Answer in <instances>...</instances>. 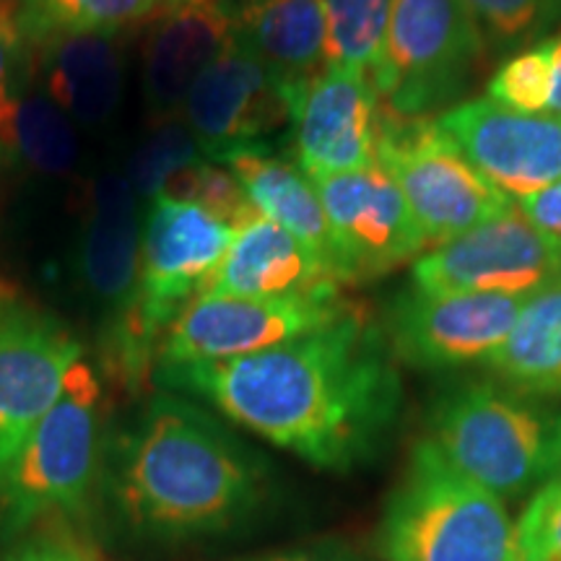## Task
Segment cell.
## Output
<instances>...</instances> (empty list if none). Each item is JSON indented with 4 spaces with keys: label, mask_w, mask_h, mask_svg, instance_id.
<instances>
[{
    "label": "cell",
    "mask_w": 561,
    "mask_h": 561,
    "mask_svg": "<svg viewBox=\"0 0 561 561\" xmlns=\"http://www.w3.org/2000/svg\"><path fill=\"white\" fill-rule=\"evenodd\" d=\"M388 335L351 301L339 320L280 346L219 362L161 364L157 380L191 392L314 468L348 473L396 432L401 375Z\"/></svg>",
    "instance_id": "1"
},
{
    "label": "cell",
    "mask_w": 561,
    "mask_h": 561,
    "mask_svg": "<svg viewBox=\"0 0 561 561\" xmlns=\"http://www.w3.org/2000/svg\"><path fill=\"white\" fill-rule=\"evenodd\" d=\"M265 462L174 392H159L121 434L110 458V494L121 520L144 538L214 536L261 507Z\"/></svg>",
    "instance_id": "2"
},
{
    "label": "cell",
    "mask_w": 561,
    "mask_h": 561,
    "mask_svg": "<svg viewBox=\"0 0 561 561\" xmlns=\"http://www.w3.org/2000/svg\"><path fill=\"white\" fill-rule=\"evenodd\" d=\"M377 549L382 561H520L504 502L450 466L430 439L411 447L385 502Z\"/></svg>",
    "instance_id": "3"
},
{
    "label": "cell",
    "mask_w": 561,
    "mask_h": 561,
    "mask_svg": "<svg viewBox=\"0 0 561 561\" xmlns=\"http://www.w3.org/2000/svg\"><path fill=\"white\" fill-rule=\"evenodd\" d=\"M553 426L557 416L541 401L491 377L450 385L426 413V439L450 466L502 502L551 479Z\"/></svg>",
    "instance_id": "4"
},
{
    "label": "cell",
    "mask_w": 561,
    "mask_h": 561,
    "mask_svg": "<svg viewBox=\"0 0 561 561\" xmlns=\"http://www.w3.org/2000/svg\"><path fill=\"white\" fill-rule=\"evenodd\" d=\"M100 460L102 385L81 359L0 486V538L9 541L50 512H81Z\"/></svg>",
    "instance_id": "5"
},
{
    "label": "cell",
    "mask_w": 561,
    "mask_h": 561,
    "mask_svg": "<svg viewBox=\"0 0 561 561\" xmlns=\"http://www.w3.org/2000/svg\"><path fill=\"white\" fill-rule=\"evenodd\" d=\"M483 53L462 0H392L371 81L385 110L437 117L466 91Z\"/></svg>",
    "instance_id": "6"
},
{
    "label": "cell",
    "mask_w": 561,
    "mask_h": 561,
    "mask_svg": "<svg viewBox=\"0 0 561 561\" xmlns=\"http://www.w3.org/2000/svg\"><path fill=\"white\" fill-rule=\"evenodd\" d=\"M377 161L401 187L432 248L515 208L439 130L437 117L396 115L380 104Z\"/></svg>",
    "instance_id": "7"
},
{
    "label": "cell",
    "mask_w": 561,
    "mask_h": 561,
    "mask_svg": "<svg viewBox=\"0 0 561 561\" xmlns=\"http://www.w3.org/2000/svg\"><path fill=\"white\" fill-rule=\"evenodd\" d=\"M81 354L66 322L0 280V486Z\"/></svg>",
    "instance_id": "8"
},
{
    "label": "cell",
    "mask_w": 561,
    "mask_h": 561,
    "mask_svg": "<svg viewBox=\"0 0 561 561\" xmlns=\"http://www.w3.org/2000/svg\"><path fill=\"white\" fill-rule=\"evenodd\" d=\"M413 289L426 294L536 297L561 286V248L512 208L481 227L434 244L413 261Z\"/></svg>",
    "instance_id": "9"
},
{
    "label": "cell",
    "mask_w": 561,
    "mask_h": 561,
    "mask_svg": "<svg viewBox=\"0 0 561 561\" xmlns=\"http://www.w3.org/2000/svg\"><path fill=\"white\" fill-rule=\"evenodd\" d=\"M528 299L510 294H426L411 286L388 301L382 331L405 367H473L486 364L507 341Z\"/></svg>",
    "instance_id": "10"
},
{
    "label": "cell",
    "mask_w": 561,
    "mask_h": 561,
    "mask_svg": "<svg viewBox=\"0 0 561 561\" xmlns=\"http://www.w3.org/2000/svg\"><path fill=\"white\" fill-rule=\"evenodd\" d=\"M348 307L351 301L343 299L341 291L278 299L201 294L167 328L157 367L257 354L325 328Z\"/></svg>",
    "instance_id": "11"
},
{
    "label": "cell",
    "mask_w": 561,
    "mask_h": 561,
    "mask_svg": "<svg viewBox=\"0 0 561 561\" xmlns=\"http://www.w3.org/2000/svg\"><path fill=\"white\" fill-rule=\"evenodd\" d=\"M333 237L341 284H367L413 263L430 242L401 187L380 161L367 170L314 180Z\"/></svg>",
    "instance_id": "12"
},
{
    "label": "cell",
    "mask_w": 561,
    "mask_h": 561,
    "mask_svg": "<svg viewBox=\"0 0 561 561\" xmlns=\"http://www.w3.org/2000/svg\"><path fill=\"white\" fill-rule=\"evenodd\" d=\"M291 110L294 91L231 37L187 91L180 112L203 157L219 161L231 149L268 144L280 128H291Z\"/></svg>",
    "instance_id": "13"
},
{
    "label": "cell",
    "mask_w": 561,
    "mask_h": 561,
    "mask_svg": "<svg viewBox=\"0 0 561 561\" xmlns=\"http://www.w3.org/2000/svg\"><path fill=\"white\" fill-rule=\"evenodd\" d=\"M380 96L369 73L325 66L294 94V161L312 182L377 161Z\"/></svg>",
    "instance_id": "14"
},
{
    "label": "cell",
    "mask_w": 561,
    "mask_h": 561,
    "mask_svg": "<svg viewBox=\"0 0 561 561\" xmlns=\"http://www.w3.org/2000/svg\"><path fill=\"white\" fill-rule=\"evenodd\" d=\"M462 157L510 198L561 180V117L525 115L494 100L455 104L437 117Z\"/></svg>",
    "instance_id": "15"
},
{
    "label": "cell",
    "mask_w": 561,
    "mask_h": 561,
    "mask_svg": "<svg viewBox=\"0 0 561 561\" xmlns=\"http://www.w3.org/2000/svg\"><path fill=\"white\" fill-rule=\"evenodd\" d=\"M144 50V94L157 117L178 115L198 76L234 37L229 0H161Z\"/></svg>",
    "instance_id": "16"
},
{
    "label": "cell",
    "mask_w": 561,
    "mask_h": 561,
    "mask_svg": "<svg viewBox=\"0 0 561 561\" xmlns=\"http://www.w3.org/2000/svg\"><path fill=\"white\" fill-rule=\"evenodd\" d=\"M341 280L297 237L265 216L237 229L234 242L210 276L208 297L278 299L341 291Z\"/></svg>",
    "instance_id": "17"
},
{
    "label": "cell",
    "mask_w": 561,
    "mask_h": 561,
    "mask_svg": "<svg viewBox=\"0 0 561 561\" xmlns=\"http://www.w3.org/2000/svg\"><path fill=\"white\" fill-rule=\"evenodd\" d=\"M30 55L45 76L47 100L76 125L107 123L123 100L125 58L121 34H55L30 42Z\"/></svg>",
    "instance_id": "18"
},
{
    "label": "cell",
    "mask_w": 561,
    "mask_h": 561,
    "mask_svg": "<svg viewBox=\"0 0 561 561\" xmlns=\"http://www.w3.org/2000/svg\"><path fill=\"white\" fill-rule=\"evenodd\" d=\"M140 201L125 174H104L91 187L81 234V280L115 314L128 310L138 291Z\"/></svg>",
    "instance_id": "19"
},
{
    "label": "cell",
    "mask_w": 561,
    "mask_h": 561,
    "mask_svg": "<svg viewBox=\"0 0 561 561\" xmlns=\"http://www.w3.org/2000/svg\"><path fill=\"white\" fill-rule=\"evenodd\" d=\"M216 164L227 167L234 174L257 214L297 237L335 273L333 237L325 208L314 182L299 170L297 161L280 157L271 149V144H255L227 151Z\"/></svg>",
    "instance_id": "20"
},
{
    "label": "cell",
    "mask_w": 561,
    "mask_h": 561,
    "mask_svg": "<svg viewBox=\"0 0 561 561\" xmlns=\"http://www.w3.org/2000/svg\"><path fill=\"white\" fill-rule=\"evenodd\" d=\"M234 39L294 94L325 68L322 0H229Z\"/></svg>",
    "instance_id": "21"
},
{
    "label": "cell",
    "mask_w": 561,
    "mask_h": 561,
    "mask_svg": "<svg viewBox=\"0 0 561 561\" xmlns=\"http://www.w3.org/2000/svg\"><path fill=\"white\" fill-rule=\"evenodd\" d=\"M483 367L491 380L533 401L561 398V286L528 299L507 341Z\"/></svg>",
    "instance_id": "22"
},
{
    "label": "cell",
    "mask_w": 561,
    "mask_h": 561,
    "mask_svg": "<svg viewBox=\"0 0 561 561\" xmlns=\"http://www.w3.org/2000/svg\"><path fill=\"white\" fill-rule=\"evenodd\" d=\"M30 42L55 34H123L149 21L161 0H19Z\"/></svg>",
    "instance_id": "23"
},
{
    "label": "cell",
    "mask_w": 561,
    "mask_h": 561,
    "mask_svg": "<svg viewBox=\"0 0 561 561\" xmlns=\"http://www.w3.org/2000/svg\"><path fill=\"white\" fill-rule=\"evenodd\" d=\"M392 0H322L325 9V66L371 76L380 60Z\"/></svg>",
    "instance_id": "24"
},
{
    "label": "cell",
    "mask_w": 561,
    "mask_h": 561,
    "mask_svg": "<svg viewBox=\"0 0 561 561\" xmlns=\"http://www.w3.org/2000/svg\"><path fill=\"white\" fill-rule=\"evenodd\" d=\"M491 55L528 50L561 21V0H462Z\"/></svg>",
    "instance_id": "25"
},
{
    "label": "cell",
    "mask_w": 561,
    "mask_h": 561,
    "mask_svg": "<svg viewBox=\"0 0 561 561\" xmlns=\"http://www.w3.org/2000/svg\"><path fill=\"white\" fill-rule=\"evenodd\" d=\"M79 153L73 123L42 94H24L16 115V157L45 174H62Z\"/></svg>",
    "instance_id": "26"
},
{
    "label": "cell",
    "mask_w": 561,
    "mask_h": 561,
    "mask_svg": "<svg viewBox=\"0 0 561 561\" xmlns=\"http://www.w3.org/2000/svg\"><path fill=\"white\" fill-rule=\"evenodd\" d=\"M201 159L206 157H203L198 140L187 128V123L178 115L159 117L157 128L133 153L125 178H128L133 193L140 203H151L153 198H159L174 174L198 164Z\"/></svg>",
    "instance_id": "27"
},
{
    "label": "cell",
    "mask_w": 561,
    "mask_h": 561,
    "mask_svg": "<svg viewBox=\"0 0 561 561\" xmlns=\"http://www.w3.org/2000/svg\"><path fill=\"white\" fill-rule=\"evenodd\" d=\"M159 198L195 203V206L214 214L216 219L229 224L231 229L248 227L250 221H255L257 216H261L257 208L250 203L248 195H244L242 185L237 182L234 174H231L227 167L208 159H201L198 164L174 174V178L167 182V187L161 191Z\"/></svg>",
    "instance_id": "28"
},
{
    "label": "cell",
    "mask_w": 561,
    "mask_h": 561,
    "mask_svg": "<svg viewBox=\"0 0 561 561\" xmlns=\"http://www.w3.org/2000/svg\"><path fill=\"white\" fill-rule=\"evenodd\" d=\"M30 37L19 0H0V161L16 157V115L24 100Z\"/></svg>",
    "instance_id": "29"
},
{
    "label": "cell",
    "mask_w": 561,
    "mask_h": 561,
    "mask_svg": "<svg viewBox=\"0 0 561 561\" xmlns=\"http://www.w3.org/2000/svg\"><path fill=\"white\" fill-rule=\"evenodd\" d=\"M489 100L504 107L525 112V115H543L551 96V47L549 39H541L528 50L510 55L496 68L489 81Z\"/></svg>",
    "instance_id": "30"
},
{
    "label": "cell",
    "mask_w": 561,
    "mask_h": 561,
    "mask_svg": "<svg viewBox=\"0 0 561 561\" xmlns=\"http://www.w3.org/2000/svg\"><path fill=\"white\" fill-rule=\"evenodd\" d=\"M520 561H561V476H551L517 525Z\"/></svg>",
    "instance_id": "31"
},
{
    "label": "cell",
    "mask_w": 561,
    "mask_h": 561,
    "mask_svg": "<svg viewBox=\"0 0 561 561\" xmlns=\"http://www.w3.org/2000/svg\"><path fill=\"white\" fill-rule=\"evenodd\" d=\"M0 561H100L91 553L87 546L66 536H47L30 538V541L19 543L16 549H11Z\"/></svg>",
    "instance_id": "32"
},
{
    "label": "cell",
    "mask_w": 561,
    "mask_h": 561,
    "mask_svg": "<svg viewBox=\"0 0 561 561\" xmlns=\"http://www.w3.org/2000/svg\"><path fill=\"white\" fill-rule=\"evenodd\" d=\"M517 208L523 210V216L533 227L549 237L557 248H561V180L523 198Z\"/></svg>",
    "instance_id": "33"
},
{
    "label": "cell",
    "mask_w": 561,
    "mask_h": 561,
    "mask_svg": "<svg viewBox=\"0 0 561 561\" xmlns=\"http://www.w3.org/2000/svg\"><path fill=\"white\" fill-rule=\"evenodd\" d=\"M250 561H359L354 553L339 549V546H307V549H291Z\"/></svg>",
    "instance_id": "34"
},
{
    "label": "cell",
    "mask_w": 561,
    "mask_h": 561,
    "mask_svg": "<svg viewBox=\"0 0 561 561\" xmlns=\"http://www.w3.org/2000/svg\"><path fill=\"white\" fill-rule=\"evenodd\" d=\"M549 47H551V96L549 107H546V115L561 117V32L551 34Z\"/></svg>",
    "instance_id": "35"
},
{
    "label": "cell",
    "mask_w": 561,
    "mask_h": 561,
    "mask_svg": "<svg viewBox=\"0 0 561 561\" xmlns=\"http://www.w3.org/2000/svg\"><path fill=\"white\" fill-rule=\"evenodd\" d=\"M551 476H561V416L553 426V450H551Z\"/></svg>",
    "instance_id": "36"
}]
</instances>
